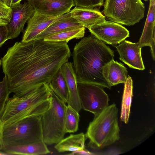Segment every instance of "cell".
<instances>
[{
  "label": "cell",
  "mask_w": 155,
  "mask_h": 155,
  "mask_svg": "<svg viewBox=\"0 0 155 155\" xmlns=\"http://www.w3.org/2000/svg\"><path fill=\"white\" fill-rule=\"evenodd\" d=\"M41 116L29 117L4 125L3 138L5 147L43 140Z\"/></svg>",
  "instance_id": "8992f818"
},
{
  "label": "cell",
  "mask_w": 155,
  "mask_h": 155,
  "mask_svg": "<svg viewBox=\"0 0 155 155\" xmlns=\"http://www.w3.org/2000/svg\"><path fill=\"white\" fill-rule=\"evenodd\" d=\"M8 6L11 7L12 0H1Z\"/></svg>",
  "instance_id": "d6a6232c"
},
{
  "label": "cell",
  "mask_w": 155,
  "mask_h": 155,
  "mask_svg": "<svg viewBox=\"0 0 155 155\" xmlns=\"http://www.w3.org/2000/svg\"><path fill=\"white\" fill-rule=\"evenodd\" d=\"M8 40V34L6 25H0V48Z\"/></svg>",
  "instance_id": "83f0119b"
},
{
  "label": "cell",
  "mask_w": 155,
  "mask_h": 155,
  "mask_svg": "<svg viewBox=\"0 0 155 155\" xmlns=\"http://www.w3.org/2000/svg\"><path fill=\"white\" fill-rule=\"evenodd\" d=\"M22 0H12L11 7H14L19 5Z\"/></svg>",
  "instance_id": "4dcf8cb0"
},
{
  "label": "cell",
  "mask_w": 155,
  "mask_h": 155,
  "mask_svg": "<svg viewBox=\"0 0 155 155\" xmlns=\"http://www.w3.org/2000/svg\"><path fill=\"white\" fill-rule=\"evenodd\" d=\"M70 155H93L95 154L94 153H92L88 151L85 149L78 150L77 151H74L72 152V153L69 154Z\"/></svg>",
  "instance_id": "f546056e"
},
{
  "label": "cell",
  "mask_w": 155,
  "mask_h": 155,
  "mask_svg": "<svg viewBox=\"0 0 155 155\" xmlns=\"http://www.w3.org/2000/svg\"><path fill=\"white\" fill-rule=\"evenodd\" d=\"M51 91L47 83L22 97L14 94L7 101L0 119L5 125L29 117L41 116L50 106Z\"/></svg>",
  "instance_id": "3957f363"
},
{
  "label": "cell",
  "mask_w": 155,
  "mask_h": 155,
  "mask_svg": "<svg viewBox=\"0 0 155 155\" xmlns=\"http://www.w3.org/2000/svg\"><path fill=\"white\" fill-rule=\"evenodd\" d=\"M85 30V27L83 26L75 27L48 36L43 40L47 41L68 43L72 39H80L83 37Z\"/></svg>",
  "instance_id": "603a6c76"
},
{
  "label": "cell",
  "mask_w": 155,
  "mask_h": 155,
  "mask_svg": "<svg viewBox=\"0 0 155 155\" xmlns=\"http://www.w3.org/2000/svg\"><path fill=\"white\" fill-rule=\"evenodd\" d=\"M50 101L49 108L41 116L43 141L48 145L58 143L64 138L66 133V104L52 90Z\"/></svg>",
  "instance_id": "5b68a950"
},
{
  "label": "cell",
  "mask_w": 155,
  "mask_h": 155,
  "mask_svg": "<svg viewBox=\"0 0 155 155\" xmlns=\"http://www.w3.org/2000/svg\"><path fill=\"white\" fill-rule=\"evenodd\" d=\"M35 12L51 16L63 15L75 6L74 0H26Z\"/></svg>",
  "instance_id": "7c38bea8"
},
{
  "label": "cell",
  "mask_w": 155,
  "mask_h": 155,
  "mask_svg": "<svg viewBox=\"0 0 155 155\" xmlns=\"http://www.w3.org/2000/svg\"><path fill=\"white\" fill-rule=\"evenodd\" d=\"M155 0H150L149 6L146 20L143 31L139 41V46H149L154 61L155 60Z\"/></svg>",
  "instance_id": "5bb4252c"
},
{
  "label": "cell",
  "mask_w": 155,
  "mask_h": 155,
  "mask_svg": "<svg viewBox=\"0 0 155 155\" xmlns=\"http://www.w3.org/2000/svg\"><path fill=\"white\" fill-rule=\"evenodd\" d=\"M67 84L69 100L67 104L78 112L82 109L79 100L76 75L73 63L67 61L60 68Z\"/></svg>",
  "instance_id": "9a60e30c"
},
{
  "label": "cell",
  "mask_w": 155,
  "mask_h": 155,
  "mask_svg": "<svg viewBox=\"0 0 155 155\" xmlns=\"http://www.w3.org/2000/svg\"><path fill=\"white\" fill-rule=\"evenodd\" d=\"M11 93L8 89L7 78L5 75L0 82V117Z\"/></svg>",
  "instance_id": "d4e9b609"
},
{
  "label": "cell",
  "mask_w": 155,
  "mask_h": 155,
  "mask_svg": "<svg viewBox=\"0 0 155 155\" xmlns=\"http://www.w3.org/2000/svg\"><path fill=\"white\" fill-rule=\"evenodd\" d=\"M143 0L147 2V1H148V0Z\"/></svg>",
  "instance_id": "d590c367"
},
{
  "label": "cell",
  "mask_w": 155,
  "mask_h": 155,
  "mask_svg": "<svg viewBox=\"0 0 155 155\" xmlns=\"http://www.w3.org/2000/svg\"><path fill=\"white\" fill-rule=\"evenodd\" d=\"M92 35L105 43L120 44L129 36V31L122 25L111 21H104L88 29Z\"/></svg>",
  "instance_id": "9c48e42d"
},
{
  "label": "cell",
  "mask_w": 155,
  "mask_h": 155,
  "mask_svg": "<svg viewBox=\"0 0 155 155\" xmlns=\"http://www.w3.org/2000/svg\"><path fill=\"white\" fill-rule=\"evenodd\" d=\"M103 13L110 21L127 26L138 23L144 17L141 0H105Z\"/></svg>",
  "instance_id": "52a82bcc"
},
{
  "label": "cell",
  "mask_w": 155,
  "mask_h": 155,
  "mask_svg": "<svg viewBox=\"0 0 155 155\" xmlns=\"http://www.w3.org/2000/svg\"><path fill=\"white\" fill-rule=\"evenodd\" d=\"M80 117L78 112L70 106L67 105L65 114L66 133H73L77 131Z\"/></svg>",
  "instance_id": "cb8c5ba5"
},
{
  "label": "cell",
  "mask_w": 155,
  "mask_h": 155,
  "mask_svg": "<svg viewBox=\"0 0 155 155\" xmlns=\"http://www.w3.org/2000/svg\"><path fill=\"white\" fill-rule=\"evenodd\" d=\"M119 59L129 67L143 70L145 69L141 54V49L137 42L124 40L116 47Z\"/></svg>",
  "instance_id": "4fadbf2b"
},
{
  "label": "cell",
  "mask_w": 155,
  "mask_h": 155,
  "mask_svg": "<svg viewBox=\"0 0 155 155\" xmlns=\"http://www.w3.org/2000/svg\"><path fill=\"white\" fill-rule=\"evenodd\" d=\"M5 124L0 119V150L3 151L4 148L3 134V127Z\"/></svg>",
  "instance_id": "f1b7e54d"
},
{
  "label": "cell",
  "mask_w": 155,
  "mask_h": 155,
  "mask_svg": "<svg viewBox=\"0 0 155 155\" xmlns=\"http://www.w3.org/2000/svg\"><path fill=\"white\" fill-rule=\"evenodd\" d=\"M104 0H74L77 6L89 8L100 7L104 4Z\"/></svg>",
  "instance_id": "484cf974"
},
{
  "label": "cell",
  "mask_w": 155,
  "mask_h": 155,
  "mask_svg": "<svg viewBox=\"0 0 155 155\" xmlns=\"http://www.w3.org/2000/svg\"><path fill=\"white\" fill-rule=\"evenodd\" d=\"M71 16L88 29L105 20V16L97 8L76 6L70 11Z\"/></svg>",
  "instance_id": "2e32d148"
},
{
  "label": "cell",
  "mask_w": 155,
  "mask_h": 155,
  "mask_svg": "<svg viewBox=\"0 0 155 155\" xmlns=\"http://www.w3.org/2000/svg\"><path fill=\"white\" fill-rule=\"evenodd\" d=\"M81 108L91 112L94 116L109 105V98L103 87L96 84L77 82Z\"/></svg>",
  "instance_id": "ba28073f"
},
{
  "label": "cell",
  "mask_w": 155,
  "mask_h": 155,
  "mask_svg": "<svg viewBox=\"0 0 155 155\" xmlns=\"http://www.w3.org/2000/svg\"><path fill=\"white\" fill-rule=\"evenodd\" d=\"M133 81L128 76L124 83L122 96L120 118L122 121L127 124L130 114V107L133 95Z\"/></svg>",
  "instance_id": "44dd1931"
},
{
  "label": "cell",
  "mask_w": 155,
  "mask_h": 155,
  "mask_svg": "<svg viewBox=\"0 0 155 155\" xmlns=\"http://www.w3.org/2000/svg\"><path fill=\"white\" fill-rule=\"evenodd\" d=\"M71 54L66 42H17L2 58L11 93L22 97L49 83Z\"/></svg>",
  "instance_id": "6da1fadb"
},
{
  "label": "cell",
  "mask_w": 155,
  "mask_h": 155,
  "mask_svg": "<svg viewBox=\"0 0 155 155\" xmlns=\"http://www.w3.org/2000/svg\"><path fill=\"white\" fill-rule=\"evenodd\" d=\"M1 64H2L1 61L0 59V67Z\"/></svg>",
  "instance_id": "e575fe53"
},
{
  "label": "cell",
  "mask_w": 155,
  "mask_h": 155,
  "mask_svg": "<svg viewBox=\"0 0 155 155\" xmlns=\"http://www.w3.org/2000/svg\"><path fill=\"white\" fill-rule=\"evenodd\" d=\"M128 71L123 64L113 59L103 68V76L110 85L113 86L121 83H124Z\"/></svg>",
  "instance_id": "e0dca14e"
},
{
  "label": "cell",
  "mask_w": 155,
  "mask_h": 155,
  "mask_svg": "<svg viewBox=\"0 0 155 155\" xmlns=\"http://www.w3.org/2000/svg\"><path fill=\"white\" fill-rule=\"evenodd\" d=\"M49 85L56 95L65 103L68 104L69 100L68 88L60 68L49 83Z\"/></svg>",
  "instance_id": "7402d4cb"
},
{
  "label": "cell",
  "mask_w": 155,
  "mask_h": 155,
  "mask_svg": "<svg viewBox=\"0 0 155 155\" xmlns=\"http://www.w3.org/2000/svg\"><path fill=\"white\" fill-rule=\"evenodd\" d=\"M86 137L83 133L71 134L56 144L55 148L59 152H73L84 149Z\"/></svg>",
  "instance_id": "ffe728a7"
},
{
  "label": "cell",
  "mask_w": 155,
  "mask_h": 155,
  "mask_svg": "<svg viewBox=\"0 0 155 155\" xmlns=\"http://www.w3.org/2000/svg\"><path fill=\"white\" fill-rule=\"evenodd\" d=\"M12 8L0 0V18L9 22L12 18Z\"/></svg>",
  "instance_id": "4316f807"
},
{
  "label": "cell",
  "mask_w": 155,
  "mask_h": 155,
  "mask_svg": "<svg viewBox=\"0 0 155 155\" xmlns=\"http://www.w3.org/2000/svg\"><path fill=\"white\" fill-rule=\"evenodd\" d=\"M118 109L113 104L94 116L85 134L89 140L88 145L99 149L111 145L120 138Z\"/></svg>",
  "instance_id": "277c9868"
},
{
  "label": "cell",
  "mask_w": 155,
  "mask_h": 155,
  "mask_svg": "<svg viewBox=\"0 0 155 155\" xmlns=\"http://www.w3.org/2000/svg\"><path fill=\"white\" fill-rule=\"evenodd\" d=\"M0 155H10L9 153L0 150Z\"/></svg>",
  "instance_id": "836d02e7"
},
{
  "label": "cell",
  "mask_w": 155,
  "mask_h": 155,
  "mask_svg": "<svg viewBox=\"0 0 155 155\" xmlns=\"http://www.w3.org/2000/svg\"><path fill=\"white\" fill-rule=\"evenodd\" d=\"M8 22V21L0 18V25H7Z\"/></svg>",
  "instance_id": "1f68e13d"
},
{
  "label": "cell",
  "mask_w": 155,
  "mask_h": 155,
  "mask_svg": "<svg viewBox=\"0 0 155 155\" xmlns=\"http://www.w3.org/2000/svg\"><path fill=\"white\" fill-rule=\"evenodd\" d=\"M70 14V11L63 15L56 16L42 14L35 12L28 21L21 41L28 42L34 40L37 35L51 24Z\"/></svg>",
  "instance_id": "8fae6325"
},
{
  "label": "cell",
  "mask_w": 155,
  "mask_h": 155,
  "mask_svg": "<svg viewBox=\"0 0 155 155\" xmlns=\"http://www.w3.org/2000/svg\"><path fill=\"white\" fill-rule=\"evenodd\" d=\"M11 8L12 18L10 21L6 25L8 40L13 39L18 36L23 31L26 22L35 12L28 2Z\"/></svg>",
  "instance_id": "30bf717a"
},
{
  "label": "cell",
  "mask_w": 155,
  "mask_h": 155,
  "mask_svg": "<svg viewBox=\"0 0 155 155\" xmlns=\"http://www.w3.org/2000/svg\"><path fill=\"white\" fill-rule=\"evenodd\" d=\"M72 55L77 82L111 88L103 76V70L114 59V53L105 43L92 35L85 37L76 44Z\"/></svg>",
  "instance_id": "7a4b0ae2"
},
{
  "label": "cell",
  "mask_w": 155,
  "mask_h": 155,
  "mask_svg": "<svg viewBox=\"0 0 155 155\" xmlns=\"http://www.w3.org/2000/svg\"><path fill=\"white\" fill-rule=\"evenodd\" d=\"M81 26H83L72 18L70 14L51 24L37 35L34 40L43 39L53 34L74 27Z\"/></svg>",
  "instance_id": "d6986e66"
},
{
  "label": "cell",
  "mask_w": 155,
  "mask_h": 155,
  "mask_svg": "<svg viewBox=\"0 0 155 155\" xmlns=\"http://www.w3.org/2000/svg\"><path fill=\"white\" fill-rule=\"evenodd\" d=\"M3 151L11 155H43L50 151L43 140L22 145L5 146Z\"/></svg>",
  "instance_id": "ac0fdd59"
}]
</instances>
